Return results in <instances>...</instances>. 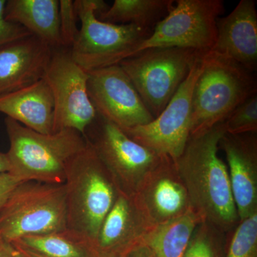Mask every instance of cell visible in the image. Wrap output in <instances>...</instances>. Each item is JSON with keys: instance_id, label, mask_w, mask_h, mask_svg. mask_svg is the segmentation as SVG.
<instances>
[{"instance_id": "14", "label": "cell", "mask_w": 257, "mask_h": 257, "mask_svg": "<svg viewBox=\"0 0 257 257\" xmlns=\"http://www.w3.org/2000/svg\"><path fill=\"white\" fill-rule=\"evenodd\" d=\"M219 147L227 160L231 192L241 221L257 214L256 133H225Z\"/></svg>"}, {"instance_id": "19", "label": "cell", "mask_w": 257, "mask_h": 257, "mask_svg": "<svg viewBox=\"0 0 257 257\" xmlns=\"http://www.w3.org/2000/svg\"><path fill=\"white\" fill-rule=\"evenodd\" d=\"M5 18L21 25L52 49L63 47L58 0H8Z\"/></svg>"}, {"instance_id": "8", "label": "cell", "mask_w": 257, "mask_h": 257, "mask_svg": "<svg viewBox=\"0 0 257 257\" xmlns=\"http://www.w3.org/2000/svg\"><path fill=\"white\" fill-rule=\"evenodd\" d=\"M84 137L119 192L128 197L138 192L165 157L134 141L119 126L98 114Z\"/></svg>"}, {"instance_id": "24", "label": "cell", "mask_w": 257, "mask_h": 257, "mask_svg": "<svg viewBox=\"0 0 257 257\" xmlns=\"http://www.w3.org/2000/svg\"><path fill=\"white\" fill-rule=\"evenodd\" d=\"M224 257H257V214L228 233Z\"/></svg>"}, {"instance_id": "28", "label": "cell", "mask_w": 257, "mask_h": 257, "mask_svg": "<svg viewBox=\"0 0 257 257\" xmlns=\"http://www.w3.org/2000/svg\"><path fill=\"white\" fill-rule=\"evenodd\" d=\"M21 182L9 173L0 175V209L4 205L15 187Z\"/></svg>"}, {"instance_id": "27", "label": "cell", "mask_w": 257, "mask_h": 257, "mask_svg": "<svg viewBox=\"0 0 257 257\" xmlns=\"http://www.w3.org/2000/svg\"><path fill=\"white\" fill-rule=\"evenodd\" d=\"M5 0H0V45L32 35L18 24L8 21L5 18Z\"/></svg>"}, {"instance_id": "32", "label": "cell", "mask_w": 257, "mask_h": 257, "mask_svg": "<svg viewBox=\"0 0 257 257\" xmlns=\"http://www.w3.org/2000/svg\"><path fill=\"white\" fill-rule=\"evenodd\" d=\"M13 246L18 250V252L20 253L22 257H45L38 254V253L32 252V251H29V250L25 249V248L19 247L18 246H15V245H13Z\"/></svg>"}, {"instance_id": "20", "label": "cell", "mask_w": 257, "mask_h": 257, "mask_svg": "<svg viewBox=\"0 0 257 257\" xmlns=\"http://www.w3.org/2000/svg\"><path fill=\"white\" fill-rule=\"evenodd\" d=\"M204 221L201 214L191 208L184 215L154 226L143 246L155 257H183L196 228Z\"/></svg>"}, {"instance_id": "29", "label": "cell", "mask_w": 257, "mask_h": 257, "mask_svg": "<svg viewBox=\"0 0 257 257\" xmlns=\"http://www.w3.org/2000/svg\"><path fill=\"white\" fill-rule=\"evenodd\" d=\"M0 257H18V252L11 243L0 236Z\"/></svg>"}, {"instance_id": "26", "label": "cell", "mask_w": 257, "mask_h": 257, "mask_svg": "<svg viewBox=\"0 0 257 257\" xmlns=\"http://www.w3.org/2000/svg\"><path fill=\"white\" fill-rule=\"evenodd\" d=\"M78 20L74 1L60 0V33L63 47L71 49L76 41L79 31Z\"/></svg>"}, {"instance_id": "10", "label": "cell", "mask_w": 257, "mask_h": 257, "mask_svg": "<svg viewBox=\"0 0 257 257\" xmlns=\"http://www.w3.org/2000/svg\"><path fill=\"white\" fill-rule=\"evenodd\" d=\"M203 55L157 117L149 124L122 130L128 138L174 162L182 155L190 136L193 92L202 69Z\"/></svg>"}, {"instance_id": "22", "label": "cell", "mask_w": 257, "mask_h": 257, "mask_svg": "<svg viewBox=\"0 0 257 257\" xmlns=\"http://www.w3.org/2000/svg\"><path fill=\"white\" fill-rule=\"evenodd\" d=\"M11 243L45 257H99L92 243L68 229L50 234L29 235Z\"/></svg>"}, {"instance_id": "11", "label": "cell", "mask_w": 257, "mask_h": 257, "mask_svg": "<svg viewBox=\"0 0 257 257\" xmlns=\"http://www.w3.org/2000/svg\"><path fill=\"white\" fill-rule=\"evenodd\" d=\"M43 79L55 101V133L72 128L84 136L96 112L88 96L87 72L74 62L70 49H53Z\"/></svg>"}, {"instance_id": "34", "label": "cell", "mask_w": 257, "mask_h": 257, "mask_svg": "<svg viewBox=\"0 0 257 257\" xmlns=\"http://www.w3.org/2000/svg\"><path fill=\"white\" fill-rule=\"evenodd\" d=\"M18 251V250H17ZM18 257H22L21 255L20 254V253L18 252Z\"/></svg>"}, {"instance_id": "7", "label": "cell", "mask_w": 257, "mask_h": 257, "mask_svg": "<svg viewBox=\"0 0 257 257\" xmlns=\"http://www.w3.org/2000/svg\"><path fill=\"white\" fill-rule=\"evenodd\" d=\"M203 55L179 47L147 49L119 64L147 109L156 118L175 95L195 61Z\"/></svg>"}, {"instance_id": "12", "label": "cell", "mask_w": 257, "mask_h": 257, "mask_svg": "<svg viewBox=\"0 0 257 257\" xmlns=\"http://www.w3.org/2000/svg\"><path fill=\"white\" fill-rule=\"evenodd\" d=\"M87 73L88 96L96 114L121 130L147 124L155 119L119 64Z\"/></svg>"}, {"instance_id": "17", "label": "cell", "mask_w": 257, "mask_h": 257, "mask_svg": "<svg viewBox=\"0 0 257 257\" xmlns=\"http://www.w3.org/2000/svg\"><path fill=\"white\" fill-rule=\"evenodd\" d=\"M256 5L254 0H241L229 15L218 19L215 43L209 50L251 73L257 64Z\"/></svg>"}, {"instance_id": "31", "label": "cell", "mask_w": 257, "mask_h": 257, "mask_svg": "<svg viewBox=\"0 0 257 257\" xmlns=\"http://www.w3.org/2000/svg\"><path fill=\"white\" fill-rule=\"evenodd\" d=\"M10 171V163L6 153L0 152V175L8 173Z\"/></svg>"}, {"instance_id": "23", "label": "cell", "mask_w": 257, "mask_h": 257, "mask_svg": "<svg viewBox=\"0 0 257 257\" xmlns=\"http://www.w3.org/2000/svg\"><path fill=\"white\" fill-rule=\"evenodd\" d=\"M227 234L207 221L200 223L183 257H224Z\"/></svg>"}, {"instance_id": "16", "label": "cell", "mask_w": 257, "mask_h": 257, "mask_svg": "<svg viewBox=\"0 0 257 257\" xmlns=\"http://www.w3.org/2000/svg\"><path fill=\"white\" fill-rule=\"evenodd\" d=\"M52 50L33 35L0 45V96L43 79Z\"/></svg>"}, {"instance_id": "5", "label": "cell", "mask_w": 257, "mask_h": 257, "mask_svg": "<svg viewBox=\"0 0 257 257\" xmlns=\"http://www.w3.org/2000/svg\"><path fill=\"white\" fill-rule=\"evenodd\" d=\"M74 4L81 28L71 47V55L86 72L119 64L134 57L140 44L151 35V30L136 25L99 20L96 16L109 8L102 0H76Z\"/></svg>"}, {"instance_id": "33", "label": "cell", "mask_w": 257, "mask_h": 257, "mask_svg": "<svg viewBox=\"0 0 257 257\" xmlns=\"http://www.w3.org/2000/svg\"><path fill=\"white\" fill-rule=\"evenodd\" d=\"M99 257H128L127 256H99Z\"/></svg>"}, {"instance_id": "15", "label": "cell", "mask_w": 257, "mask_h": 257, "mask_svg": "<svg viewBox=\"0 0 257 257\" xmlns=\"http://www.w3.org/2000/svg\"><path fill=\"white\" fill-rule=\"evenodd\" d=\"M137 205L134 197L120 193L101 225L94 248L99 256H127L153 228Z\"/></svg>"}, {"instance_id": "18", "label": "cell", "mask_w": 257, "mask_h": 257, "mask_svg": "<svg viewBox=\"0 0 257 257\" xmlns=\"http://www.w3.org/2000/svg\"><path fill=\"white\" fill-rule=\"evenodd\" d=\"M0 112L37 133H55V101L44 79L0 96Z\"/></svg>"}, {"instance_id": "6", "label": "cell", "mask_w": 257, "mask_h": 257, "mask_svg": "<svg viewBox=\"0 0 257 257\" xmlns=\"http://www.w3.org/2000/svg\"><path fill=\"white\" fill-rule=\"evenodd\" d=\"M67 229L65 184L21 182L0 209V236L8 242Z\"/></svg>"}, {"instance_id": "25", "label": "cell", "mask_w": 257, "mask_h": 257, "mask_svg": "<svg viewBox=\"0 0 257 257\" xmlns=\"http://www.w3.org/2000/svg\"><path fill=\"white\" fill-rule=\"evenodd\" d=\"M226 133L238 135L256 133L257 95L253 94L231 111L224 121Z\"/></svg>"}, {"instance_id": "3", "label": "cell", "mask_w": 257, "mask_h": 257, "mask_svg": "<svg viewBox=\"0 0 257 257\" xmlns=\"http://www.w3.org/2000/svg\"><path fill=\"white\" fill-rule=\"evenodd\" d=\"M64 184L67 189V229L80 235L94 246L101 225L120 192L88 143L69 165Z\"/></svg>"}, {"instance_id": "2", "label": "cell", "mask_w": 257, "mask_h": 257, "mask_svg": "<svg viewBox=\"0 0 257 257\" xmlns=\"http://www.w3.org/2000/svg\"><path fill=\"white\" fill-rule=\"evenodd\" d=\"M5 124L10 140L8 173L20 182L65 183L69 165L87 145L82 134L72 128L45 135L9 117Z\"/></svg>"}, {"instance_id": "21", "label": "cell", "mask_w": 257, "mask_h": 257, "mask_svg": "<svg viewBox=\"0 0 257 257\" xmlns=\"http://www.w3.org/2000/svg\"><path fill=\"white\" fill-rule=\"evenodd\" d=\"M174 0H115L112 6L96 16L114 25H134L153 30L175 6Z\"/></svg>"}, {"instance_id": "9", "label": "cell", "mask_w": 257, "mask_h": 257, "mask_svg": "<svg viewBox=\"0 0 257 257\" xmlns=\"http://www.w3.org/2000/svg\"><path fill=\"white\" fill-rule=\"evenodd\" d=\"M151 35L140 44L135 55L152 48L190 49L207 53L214 46L217 20L224 13L221 0H177Z\"/></svg>"}, {"instance_id": "1", "label": "cell", "mask_w": 257, "mask_h": 257, "mask_svg": "<svg viewBox=\"0 0 257 257\" xmlns=\"http://www.w3.org/2000/svg\"><path fill=\"white\" fill-rule=\"evenodd\" d=\"M226 133L224 122L205 133L189 137L183 153L175 162L188 192L193 209L225 233L239 222L227 167L218 156Z\"/></svg>"}, {"instance_id": "13", "label": "cell", "mask_w": 257, "mask_h": 257, "mask_svg": "<svg viewBox=\"0 0 257 257\" xmlns=\"http://www.w3.org/2000/svg\"><path fill=\"white\" fill-rule=\"evenodd\" d=\"M134 199L153 226L173 220L192 208L188 192L175 162L166 156Z\"/></svg>"}, {"instance_id": "4", "label": "cell", "mask_w": 257, "mask_h": 257, "mask_svg": "<svg viewBox=\"0 0 257 257\" xmlns=\"http://www.w3.org/2000/svg\"><path fill=\"white\" fill-rule=\"evenodd\" d=\"M256 94L251 72L239 64L208 52L193 92L190 136L224 122L236 106Z\"/></svg>"}, {"instance_id": "30", "label": "cell", "mask_w": 257, "mask_h": 257, "mask_svg": "<svg viewBox=\"0 0 257 257\" xmlns=\"http://www.w3.org/2000/svg\"><path fill=\"white\" fill-rule=\"evenodd\" d=\"M128 257H155L152 251L147 246H141L134 249Z\"/></svg>"}]
</instances>
